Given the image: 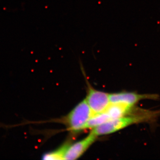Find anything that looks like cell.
Instances as JSON below:
<instances>
[{
    "label": "cell",
    "instance_id": "cell-1",
    "mask_svg": "<svg viewBox=\"0 0 160 160\" xmlns=\"http://www.w3.org/2000/svg\"><path fill=\"white\" fill-rule=\"evenodd\" d=\"M157 114L156 112L155 113L145 112L141 115H135L128 117L126 116L109 120L104 124L93 128L91 132L97 137L111 134L133 124L149 121Z\"/></svg>",
    "mask_w": 160,
    "mask_h": 160
},
{
    "label": "cell",
    "instance_id": "cell-2",
    "mask_svg": "<svg viewBox=\"0 0 160 160\" xmlns=\"http://www.w3.org/2000/svg\"><path fill=\"white\" fill-rule=\"evenodd\" d=\"M93 114L86 99L76 106L66 118L69 129L78 132L85 129L86 123Z\"/></svg>",
    "mask_w": 160,
    "mask_h": 160
},
{
    "label": "cell",
    "instance_id": "cell-3",
    "mask_svg": "<svg viewBox=\"0 0 160 160\" xmlns=\"http://www.w3.org/2000/svg\"><path fill=\"white\" fill-rule=\"evenodd\" d=\"M97 136L92 132L83 139L71 144L65 145L64 147L63 160H75L78 158L91 146Z\"/></svg>",
    "mask_w": 160,
    "mask_h": 160
},
{
    "label": "cell",
    "instance_id": "cell-4",
    "mask_svg": "<svg viewBox=\"0 0 160 160\" xmlns=\"http://www.w3.org/2000/svg\"><path fill=\"white\" fill-rule=\"evenodd\" d=\"M109 94L89 88L86 100L93 114L106 111L110 105Z\"/></svg>",
    "mask_w": 160,
    "mask_h": 160
},
{
    "label": "cell",
    "instance_id": "cell-5",
    "mask_svg": "<svg viewBox=\"0 0 160 160\" xmlns=\"http://www.w3.org/2000/svg\"><path fill=\"white\" fill-rule=\"evenodd\" d=\"M110 103H120L133 106L141 100L156 99L158 96L154 94H139L135 92H121L109 94Z\"/></svg>",
    "mask_w": 160,
    "mask_h": 160
},
{
    "label": "cell",
    "instance_id": "cell-6",
    "mask_svg": "<svg viewBox=\"0 0 160 160\" xmlns=\"http://www.w3.org/2000/svg\"><path fill=\"white\" fill-rule=\"evenodd\" d=\"M133 106L120 103H110L106 109L111 120L126 116L132 111Z\"/></svg>",
    "mask_w": 160,
    "mask_h": 160
},
{
    "label": "cell",
    "instance_id": "cell-7",
    "mask_svg": "<svg viewBox=\"0 0 160 160\" xmlns=\"http://www.w3.org/2000/svg\"><path fill=\"white\" fill-rule=\"evenodd\" d=\"M111 120L109 115L105 111L93 114L86 123L85 129H93Z\"/></svg>",
    "mask_w": 160,
    "mask_h": 160
},
{
    "label": "cell",
    "instance_id": "cell-8",
    "mask_svg": "<svg viewBox=\"0 0 160 160\" xmlns=\"http://www.w3.org/2000/svg\"><path fill=\"white\" fill-rule=\"evenodd\" d=\"M63 154L64 148L62 146L58 150L43 155L42 159L47 160H63Z\"/></svg>",
    "mask_w": 160,
    "mask_h": 160
}]
</instances>
